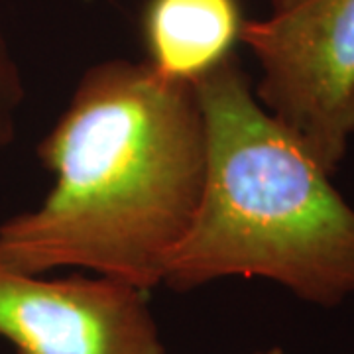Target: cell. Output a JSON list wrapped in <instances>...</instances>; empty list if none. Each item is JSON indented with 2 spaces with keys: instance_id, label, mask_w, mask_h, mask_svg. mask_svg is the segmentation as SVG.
Segmentation results:
<instances>
[{
  "instance_id": "obj_3",
  "label": "cell",
  "mask_w": 354,
  "mask_h": 354,
  "mask_svg": "<svg viewBox=\"0 0 354 354\" xmlns=\"http://www.w3.org/2000/svg\"><path fill=\"white\" fill-rule=\"evenodd\" d=\"M241 41L258 101L333 176L354 138V0H272Z\"/></svg>"
},
{
  "instance_id": "obj_2",
  "label": "cell",
  "mask_w": 354,
  "mask_h": 354,
  "mask_svg": "<svg viewBox=\"0 0 354 354\" xmlns=\"http://www.w3.org/2000/svg\"><path fill=\"white\" fill-rule=\"evenodd\" d=\"M205 122L201 197L164 283L187 291L262 278L307 304L354 295V209L315 158L262 106L232 53L193 83Z\"/></svg>"
},
{
  "instance_id": "obj_4",
  "label": "cell",
  "mask_w": 354,
  "mask_h": 354,
  "mask_svg": "<svg viewBox=\"0 0 354 354\" xmlns=\"http://www.w3.org/2000/svg\"><path fill=\"white\" fill-rule=\"evenodd\" d=\"M0 337L18 354H165L146 290L99 274H24L2 256Z\"/></svg>"
},
{
  "instance_id": "obj_5",
  "label": "cell",
  "mask_w": 354,
  "mask_h": 354,
  "mask_svg": "<svg viewBox=\"0 0 354 354\" xmlns=\"http://www.w3.org/2000/svg\"><path fill=\"white\" fill-rule=\"evenodd\" d=\"M244 22L239 0H148V64L167 79L195 83L234 53Z\"/></svg>"
},
{
  "instance_id": "obj_6",
  "label": "cell",
  "mask_w": 354,
  "mask_h": 354,
  "mask_svg": "<svg viewBox=\"0 0 354 354\" xmlns=\"http://www.w3.org/2000/svg\"><path fill=\"white\" fill-rule=\"evenodd\" d=\"M24 93L22 71L4 34L0 32V153L6 152L16 138Z\"/></svg>"
},
{
  "instance_id": "obj_7",
  "label": "cell",
  "mask_w": 354,
  "mask_h": 354,
  "mask_svg": "<svg viewBox=\"0 0 354 354\" xmlns=\"http://www.w3.org/2000/svg\"><path fill=\"white\" fill-rule=\"evenodd\" d=\"M256 354H283V351L278 348V346H274V348H268V351H262V353H256Z\"/></svg>"
},
{
  "instance_id": "obj_1",
  "label": "cell",
  "mask_w": 354,
  "mask_h": 354,
  "mask_svg": "<svg viewBox=\"0 0 354 354\" xmlns=\"http://www.w3.org/2000/svg\"><path fill=\"white\" fill-rule=\"evenodd\" d=\"M53 174L39 207L0 225V256L44 276L83 268L150 291L195 216L207 160L193 83L148 62L106 59L81 75L38 146Z\"/></svg>"
}]
</instances>
